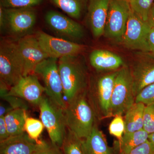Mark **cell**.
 <instances>
[{"mask_svg": "<svg viewBox=\"0 0 154 154\" xmlns=\"http://www.w3.org/2000/svg\"><path fill=\"white\" fill-rule=\"evenodd\" d=\"M64 113L67 128L82 139L88 137L94 125V114L84 92L67 102Z\"/></svg>", "mask_w": 154, "mask_h": 154, "instance_id": "6da1fadb", "label": "cell"}, {"mask_svg": "<svg viewBox=\"0 0 154 154\" xmlns=\"http://www.w3.org/2000/svg\"><path fill=\"white\" fill-rule=\"evenodd\" d=\"M58 68L64 96L69 102L84 92L87 87L88 79L85 68L78 56H76L59 59Z\"/></svg>", "mask_w": 154, "mask_h": 154, "instance_id": "7a4b0ae2", "label": "cell"}, {"mask_svg": "<svg viewBox=\"0 0 154 154\" xmlns=\"http://www.w3.org/2000/svg\"><path fill=\"white\" fill-rule=\"evenodd\" d=\"M24 64L18 42L3 40L0 45V80L9 89L24 76Z\"/></svg>", "mask_w": 154, "mask_h": 154, "instance_id": "3957f363", "label": "cell"}, {"mask_svg": "<svg viewBox=\"0 0 154 154\" xmlns=\"http://www.w3.org/2000/svg\"><path fill=\"white\" fill-rule=\"evenodd\" d=\"M38 106L41 121L47 129L51 144L61 147L67 128L64 110L48 96H43Z\"/></svg>", "mask_w": 154, "mask_h": 154, "instance_id": "277c9868", "label": "cell"}, {"mask_svg": "<svg viewBox=\"0 0 154 154\" xmlns=\"http://www.w3.org/2000/svg\"><path fill=\"white\" fill-rule=\"evenodd\" d=\"M135 102L131 71L124 66L116 72L111 98V116L125 114Z\"/></svg>", "mask_w": 154, "mask_h": 154, "instance_id": "5b68a950", "label": "cell"}, {"mask_svg": "<svg viewBox=\"0 0 154 154\" xmlns=\"http://www.w3.org/2000/svg\"><path fill=\"white\" fill-rule=\"evenodd\" d=\"M34 74L40 75L44 84L45 93L57 105L64 110L67 103L63 98L62 83L58 68V59L48 57L36 66Z\"/></svg>", "mask_w": 154, "mask_h": 154, "instance_id": "8992f818", "label": "cell"}, {"mask_svg": "<svg viewBox=\"0 0 154 154\" xmlns=\"http://www.w3.org/2000/svg\"><path fill=\"white\" fill-rule=\"evenodd\" d=\"M131 11L128 0H111L104 36L111 39L121 40Z\"/></svg>", "mask_w": 154, "mask_h": 154, "instance_id": "52a82bcc", "label": "cell"}, {"mask_svg": "<svg viewBox=\"0 0 154 154\" xmlns=\"http://www.w3.org/2000/svg\"><path fill=\"white\" fill-rule=\"evenodd\" d=\"M149 29L148 22L144 21L131 10L124 35L121 41L128 49L139 50L148 53L147 42Z\"/></svg>", "mask_w": 154, "mask_h": 154, "instance_id": "ba28073f", "label": "cell"}, {"mask_svg": "<svg viewBox=\"0 0 154 154\" xmlns=\"http://www.w3.org/2000/svg\"><path fill=\"white\" fill-rule=\"evenodd\" d=\"M36 36L42 49L49 57L59 59L65 57L79 56L86 48L82 45L54 37L43 31H38Z\"/></svg>", "mask_w": 154, "mask_h": 154, "instance_id": "9c48e42d", "label": "cell"}, {"mask_svg": "<svg viewBox=\"0 0 154 154\" xmlns=\"http://www.w3.org/2000/svg\"><path fill=\"white\" fill-rule=\"evenodd\" d=\"M45 19L51 29L64 39L75 42V40L81 39L84 36L82 25L57 11H48Z\"/></svg>", "mask_w": 154, "mask_h": 154, "instance_id": "30bf717a", "label": "cell"}, {"mask_svg": "<svg viewBox=\"0 0 154 154\" xmlns=\"http://www.w3.org/2000/svg\"><path fill=\"white\" fill-rule=\"evenodd\" d=\"M17 42L24 61V76L33 74L36 66L49 57L42 49L36 35H25Z\"/></svg>", "mask_w": 154, "mask_h": 154, "instance_id": "8fae6325", "label": "cell"}, {"mask_svg": "<svg viewBox=\"0 0 154 154\" xmlns=\"http://www.w3.org/2000/svg\"><path fill=\"white\" fill-rule=\"evenodd\" d=\"M44 93L45 88L39 82L36 74H33L22 77L8 92L1 94V96H15L38 106Z\"/></svg>", "mask_w": 154, "mask_h": 154, "instance_id": "7c38bea8", "label": "cell"}, {"mask_svg": "<svg viewBox=\"0 0 154 154\" xmlns=\"http://www.w3.org/2000/svg\"><path fill=\"white\" fill-rule=\"evenodd\" d=\"M4 9L7 26L14 35L23 36L29 32L35 25L36 12L34 8Z\"/></svg>", "mask_w": 154, "mask_h": 154, "instance_id": "4fadbf2b", "label": "cell"}, {"mask_svg": "<svg viewBox=\"0 0 154 154\" xmlns=\"http://www.w3.org/2000/svg\"><path fill=\"white\" fill-rule=\"evenodd\" d=\"M110 1L89 0L87 11V19L95 38H99L104 35Z\"/></svg>", "mask_w": 154, "mask_h": 154, "instance_id": "5bb4252c", "label": "cell"}, {"mask_svg": "<svg viewBox=\"0 0 154 154\" xmlns=\"http://www.w3.org/2000/svg\"><path fill=\"white\" fill-rule=\"evenodd\" d=\"M44 142L38 143L24 133L0 142V154H33Z\"/></svg>", "mask_w": 154, "mask_h": 154, "instance_id": "9a60e30c", "label": "cell"}, {"mask_svg": "<svg viewBox=\"0 0 154 154\" xmlns=\"http://www.w3.org/2000/svg\"><path fill=\"white\" fill-rule=\"evenodd\" d=\"M135 97L143 90L154 83V57L137 64L131 71Z\"/></svg>", "mask_w": 154, "mask_h": 154, "instance_id": "2e32d148", "label": "cell"}, {"mask_svg": "<svg viewBox=\"0 0 154 154\" xmlns=\"http://www.w3.org/2000/svg\"><path fill=\"white\" fill-rule=\"evenodd\" d=\"M91 65L98 71L114 70L124 66L122 58L114 53L103 49L94 50L90 55Z\"/></svg>", "mask_w": 154, "mask_h": 154, "instance_id": "e0dca14e", "label": "cell"}, {"mask_svg": "<svg viewBox=\"0 0 154 154\" xmlns=\"http://www.w3.org/2000/svg\"><path fill=\"white\" fill-rule=\"evenodd\" d=\"M116 72L100 78L97 83L98 99L100 108L105 116H111V102Z\"/></svg>", "mask_w": 154, "mask_h": 154, "instance_id": "ac0fdd59", "label": "cell"}, {"mask_svg": "<svg viewBox=\"0 0 154 154\" xmlns=\"http://www.w3.org/2000/svg\"><path fill=\"white\" fill-rule=\"evenodd\" d=\"M83 144L86 154H113L103 133L95 125L90 134L83 140Z\"/></svg>", "mask_w": 154, "mask_h": 154, "instance_id": "d6986e66", "label": "cell"}, {"mask_svg": "<svg viewBox=\"0 0 154 154\" xmlns=\"http://www.w3.org/2000/svg\"><path fill=\"white\" fill-rule=\"evenodd\" d=\"M146 105L141 102H135L125 113L124 134L138 131L143 128V112Z\"/></svg>", "mask_w": 154, "mask_h": 154, "instance_id": "ffe728a7", "label": "cell"}, {"mask_svg": "<svg viewBox=\"0 0 154 154\" xmlns=\"http://www.w3.org/2000/svg\"><path fill=\"white\" fill-rule=\"evenodd\" d=\"M4 117L9 136H14L24 133L25 120L28 117L26 108L14 109Z\"/></svg>", "mask_w": 154, "mask_h": 154, "instance_id": "44dd1931", "label": "cell"}, {"mask_svg": "<svg viewBox=\"0 0 154 154\" xmlns=\"http://www.w3.org/2000/svg\"><path fill=\"white\" fill-rule=\"evenodd\" d=\"M72 19L79 20L87 12L89 0H48Z\"/></svg>", "mask_w": 154, "mask_h": 154, "instance_id": "7402d4cb", "label": "cell"}, {"mask_svg": "<svg viewBox=\"0 0 154 154\" xmlns=\"http://www.w3.org/2000/svg\"><path fill=\"white\" fill-rule=\"evenodd\" d=\"M149 135L143 129L131 133L124 134L117 143L119 154L128 153L133 149L148 140Z\"/></svg>", "mask_w": 154, "mask_h": 154, "instance_id": "603a6c76", "label": "cell"}, {"mask_svg": "<svg viewBox=\"0 0 154 154\" xmlns=\"http://www.w3.org/2000/svg\"><path fill=\"white\" fill-rule=\"evenodd\" d=\"M62 146L64 154H86L83 140L67 128Z\"/></svg>", "mask_w": 154, "mask_h": 154, "instance_id": "cb8c5ba5", "label": "cell"}, {"mask_svg": "<svg viewBox=\"0 0 154 154\" xmlns=\"http://www.w3.org/2000/svg\"><path fill=\"white\" fill-rule=\"evenodd\" d=\"M44 127V125L40 120L28 116L26 118L25 124V131L30 138L38 143L42 141L39 139V138Z\"/></svg>", "mask_w": 154, "mask_h": 154, "instance_id": "d4e9b609", "label": "cell"}, {"mask_svg": "<svg viewBox=\"0 0 154 154\" xmlns=\"http://www.w3.org/2000/svg\"><path fill=\"white\" fill-rule=\"evenodd\" d=\"M131 10L144 21H148L150 10L154 0H128Z\"/></svg>", "mask_w": 154, "mask_h": 154, "instance_id": "484cf974", "label": "cell"}, {"mask_svg": "<svg viewBox=\"0 0 154 154\" xmlns=\"http://www.w3.org/2000/svg\"><path fill=\"white\" fill-rule=\"evenodd\" d=\"M44 0H0V6L4 8H34L43 3Z\"/></svg>", "mask_w": 154, "mask_h": 154, "instance_id": "4316f807", "label": "cell"}, {"mask_svg": "<svg viewBox=\"0 0 154 154\" xmlns=\"http://www.w3.org/2000/svg\"><path fill=\"white\" fill-rule=\"evenodd\" d=\"M110 134L121 140L125 131V121L122 115L115 116L110 122L109 127Z\"/></svg>", "mask_w": 154, "mask_h": 154, "instance_id": "83f0119b", "label": "cell"}, {"mask_svg": "<svg viewBox=\"0 0 154 154\" xmlns=\"http://www.w3.org/2000/svg\"><path fill=\"white\" fill-rule=\"evenodd\" d=\"M143 128L149 134L154 132V103L146 105L143 112Z\"/></svg>", "mask_w": 154, "mask_h": 154, "instance_id": "f1b7e54d", "label": "cell"}, {"mask_svg": "<svg viewBox=\"0 0 154 154\" xmlns=\"http://www.w3.org/2000/svg\"><path fill=\"white\" fill-rule=\"evenodd\" d=\"M135 102H141L145 105L154 103V83L144 88L138 94Z\"/></svg>", "mask_w": 154, "mask_h": 154, "instance_id": "f546056e", "label": "cell"}, {"mask_svg": "<svg viewBox=\"0 0 154 154\" xmlns=\"http://www.w3.org/2000/svg\"><path fill=\"white\" fill-rule=\"evenodd\" d=\"M125 154H154V147L151 143L147 140Z\"/></svg>", "mask_w": 154, "mask_h": 154, "instance_id": "4dcf8cb0", "label": "cell"}, {"mask_svg": "<svg viewBox=\"0 0 154 154\" xmlns=\"http://www.w3.org/2000/svg\"><path fill=\"white\" fill-rule=\"evenodd\" d=\"M59 148L55 146L50 145L44 142L41 146L33 154H63L60 151Z\"/></svg>", "mask_w": 154, "mask_h": 154, "instance_id": "1f68e13d", "label": "cell"}, {"mask_svg": "<svg viewBox=\"0 0 154 154\" xmlns=\"http://www.w3.org/2000/svg\"><path fill=\"white\" fill-rule=\"evenodd\" d=\"M149 23V29L147 36L148 44L149 54H151L154 57V25Z\"/></svg>", "mask_w": 154, "mask_h": 154, "instance_id": "d6a6232c", "label": "cell"}, {"mask_svg": "<svg viewBox=\"0 0 154 154\" xmlns=\"http://www.w3.org/2000/svg\"><path fill=\"white\" fill-rule=\"evenodd\" d=\"M9 137L5 117L1 116L0 117V142L5 140Z\"/></svg>", "mask_w": 154, "mask_h": 154, "instance_id": "836d02e7", "label": "cell"}, {"mask_svg": "<svg viewBox=\"0 0 154 154\" xmlns=\"http://www.w3.org/2000/svg\"><path fill=\"white\" fill-rule=\"evenodd\" d=\"M7 26V20L4 8L0 6V28L2 30Z\"/></svg>", "mask_w": 154, "mask_h": 154, "instance_id": "e575fe53", "label": "cell"}, {"mask_svg": "<svg viewBox=\"0 0 154 154\" xmlns=\"http://www.w3.org/2000/svg\"><path fill=\"white\" fill-rule=\"evenodd\" d=\"M148 22L154 25V3L149 12Z\"/></svg>", "mask_w": 154, "mask_h": 154, "instance_id": "d590c367", "label": "cell"}, {"mask_svg": "<svg viewBox=\"0 0 154 154\" xmlns=\"http://www.w3.org/2000/svg\"><path fill=\"white\" fill-rule=\"evenodd\" d=\"M148 140L151 143L152 145L153 146L154 148V132L149 134Z\"/></svg>", "mask_w": 154, "mask_h": 154, "instance_id": "8d00e7d4", "label": "cell"}]
</instances>
